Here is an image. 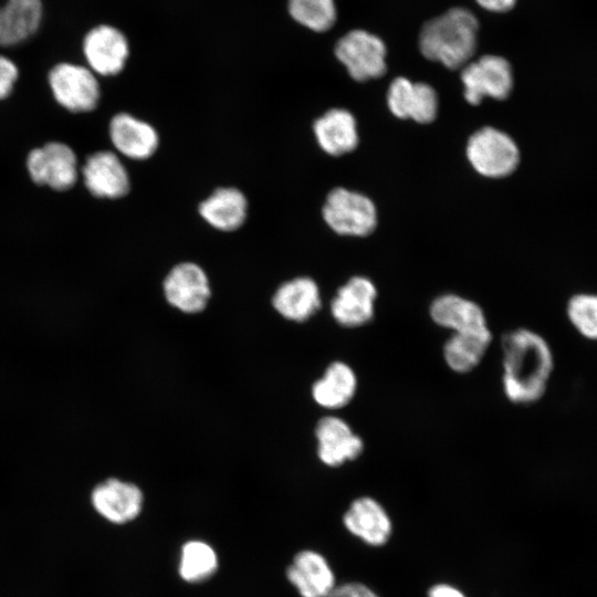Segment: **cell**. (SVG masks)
<instances>
[{"instance_id":"obj_4","label":"cell","mask_w":597,"mask_h":597,"mask_svg":"<svg viewBox=\"0 0 597 597\" xmlns=\"http://www.w3.org/2000/svg\"><path fill=\"white\" fill-rule=\"evenodd\" d=\"M467 156L480 175L503 178L520 164V149L511 136L493 127H483L468 142Z\"/></svg>"},{"instance_id":"obj_32","label":"cell","mask_w":597,"mask_h":597,"mask_svg":"<svg viewBox=\"0 0 597 597\" xmlns=\"http://www.w3.org/2000/svg\"><path fill=\"white\" fill-rule=\"evenodd\" d=\"M482 8L493 12H505L512 9L516 0H475Z\"/></svg>"},{"instance_id":"obj_14","label":"cell","mask_w":597,"mask_h":597,"mask_svg":"<svg viewBox=\"0 0 597 597\" xmlns=\"http://www.w3.org/2000/svg\"><path fill=\"white\" fill-rule=\"evenodd\" d=\"M87 190L97 198H122L130 189L128 171L117 154L101 150L87 157L82 167Z\"/></svg>"},{"instance_id":"obj_19","label":"cell","mask_w":597,"mask_h":597,"mask_svg":"<svg viewBox=\"0 0 597 597\" xmlns=\"http://www.w3.org/2000/svg\"><path fill=\"white\" fill-rule=\"evenodd\" d=\"M432 322L452 333L490 332L482 307L463 296L447 293L436 297L429 306Z\"/></svg>"},{"instance_id":"obj_15","label":"cell","mask_w":597,"mask_h":597,"mask_svg":"<svg viewBox=\"0 0 597 597\" xmlns=\"http://www.w3.org/2000/svg\"><path fill=\"white\" fill-rule=\"evenodd\" d=\"M108 135L117 153L132 160L150 158L159 146L156 128L129 113L123 112L112 117Z\"/></svg>"},{"instance_id":"obj_16","label":"cell","mask_w":597,"mask_h":597,"mask_svg":"<svg viewBox=\"0 0 597 597\" xmlns=\"http://www.w3.org/2000/svg\"><path fill=\"white\" fill-rule=\"evenodd\" d=\"M43 0H2L0 48H14L32 40L44 21Z\"/></svg>"},{"instance_id":"obj_29","label":"cell","mask_w":597,"mask_h":597,"mask_svg":"<svg viewBox=\"0 0 597 597\" xmlns=\"http://www.w3.org/2000/svg\"><path fill=\"white\" fill-rule=\"evenodd\" d=\"M19 78V67L10 57L0 54V100L7 98Z\"/></svg>"},{"instance_id":"obj_13","label":"cell","mask_w":597,"mask_h":597,"mask_svg":"<svg viewBox=\"0 0 597 597\" xmlns=\"http://www.w3.org/2000/svg\"><path fill=\"white\" fill-rule=\"evenodd\" d=\"M377 289L365 276L350 277L329 303L333 320L345 328L362 327L375 316Z\"/></svg>"},{"instance_id":"obj_31","label":"cell","mask_w":597,"mask_h":597,"mask_svg":"<svg viewBox=\"0 0 597 597\" xmlns=\"http://www.w3.org/2000/svg\"><path fill=\"white\" fill-rule=\"evenodd\" d=\"M428 597H465L459 589L451 585L438 584L428 591Z\"/></svg>"},{"instance_id":"obj_1","label":"cell","mask_w":597,"mask_h":597,"mask_svg":"<svg viewBox=\"0 0 597 597\" xmlns=\"http://www.w3.org/2000/svg\"><path fill=\"white\" fill-rule=\"evenodd\" d=\"M501 350L505 397L519 405L538 401L554 367L547 342L540 334L520 327L502 336Z\"/></svg>"},{"instance_id":"obj_25","label":"cell","mask_w":597,"mask_h":597,"mask_svg":"<svg viewBox=\"0 0 597 597\" xmlns=\"http://www.w3.org/2000/svg\"><path fill=\"white\" fill-rule=\"evenodd\" d=\"M492 332L452 333L444 342L442 356L446 365L457 374L476 368L492 343Z\"/></svg>"},{"instance_id":"obj_22","label":"cell","mask_w":597,"mask_h":597,"mask_svg":"<svg viewBox=\"0 0 597 597\" xmlns=\"http://www.w3.org/2000/svg\"><path fill=\"white\" fill-rule=\"evenodd\" d=\"M248 208V199L240 189L220 187L199 203L198 212L216 230L231 232L243 226Z\"/></svg>"},{"instance_id":"obj_17","label":"cell","mask_w":597,"mask_h":597,"mask_svg":"<svg viewBox=\"0 0 597 597\" xmlns=\"http://www.w3.org/2000/svg\"><path fill=\"white\" fill-rule=\"evenodd\" d=\"M273 310L284 320L305 323L322 307L317 283L310 276H296L280 284L271 297Z\"/></svg>"},{"instance_id":"obj_9","label":"cell","mask_w":597,"mask_h":597,"mask_svg":"<svg viewBox=\"0 0 597 597\" xmlns=\"http://www.w3.org/2000/svg\"><path fill=\"white\" fill-rule=\"evenodd\" d=\"M81 48L87 67L101 76L119 74L129 55L124 33L106 23L88 29L82 38Z\"/></svg>"},{"instance_id":"obj_23","label":"cell","mask_w":597,"mask_h":597,"mask_svg":"<svg viewBox=\"0 0 597 597\" xmlns=\"http://www.w3.org/2000/svg\"><path fill=\"white\" fill-rule=\"evenodd\" d=\"M358 387L355 370L343 360L328 364L321 378L311 387L314 402L326 410L346 407L355 397Z\"/></svg>"},{"instance_id":"obj_24","label":"cell","mask_w":597,"mask_h":597,"mask_svg":"<svg viewBox=\"0 0 597 597\" xmlns=\"http://www.w3.org/2000/svg\"><path fill=\"white\" fill-rule=\"evenodd\" d=\"M318 146L331 156H341L355 149L358 143L356 121L346 109L325 112L313 124Z\"/></svg>"},{"instance_id":"obj_3","label":"cell","mask_w":597,"mask_h":597,"mask_svg":"<svg viewBox=\"0 0 597 597\" xmlns=\"http://www.w3.org/2000/svg\"><path fill=\"white\" fill-rule=\"evenodd\" d=\"M95 75L87 66L61 61L50 69L48 83L62 107L74 113H86L96 108L101 96Z\"/></svg>"},{"instance_id":"obj_27","label":"cell","mask_w":597,"mask_h":597,"mask_svg":"<svg viewBox=\"0 0 597 597\" xmlns=\"http://www.w3.org/2000/svg\"><path fill=\"white\" fill-rule=\"evenodd\" d=\"M291 17L302 25L316 31H327L336 20L334 0H289Z\"/></svg>"},{"instance_id":"obj_11","label":"cell","mask_w":597,"mask_h":597,"mask_svg":"<svg viewBox=\"0 0 597 597\" xmlns=\"http://www.w3.org/2000/svg\"><path fill=\"white\" fill-rule=\"evenodd\" d=\"M31 179L54 190H67L77 180V160L71 147L51 142L31 150L27 158Z\"/></svg>"},{"instance_id":"obj_28","label":"cell","mask_w":597,"mask_h":597,"mask_svg":"<svg viewBox=\"0 0 597 597\" xmlns=\"http://www.w3.org/2000/svg\"><path fill=\"white\" fill-rule=\"evenodd\" d=\"M566 313L580 335L590 341H597V294L573 295L567 302Z\"/></svg>"},{"instance_id":"obj_10","label":"cell","mask_w":597,"mask_h":597,"mask_svg":"<svg viewBox=\"0 0 597 597\" xmlns=\"http://www.w3.org/2000/svg\"><path fill=\"white\" fill-rule=\"evenodd\" d=\"M94 511L114 525H125L143 512L145 496L135 483L108 478L94 486L90 495Z\"/></svg>"},{"instance_id":"obj_20","label":"cell","mask_w":597,"mask_h":597,"mask_svg":"<svg viewBox=\"0 0 597 597\" xmlns=\"http://www.w3.org/2000/svg\"><path fill=\"white\" fill-rule=\"evenodd\" d=\"M285 576L301 597H327L336 586L328 562L312 549L295 554L286 567Z\"/></svg>"},{"instance_id":"obj_30","label":"cell","mask_w":597,"mask_h":597,"mask_svg":"<svg viewBox=\"0 0 597 597\" xmlns=\"http://www.w3.org/2000/svg\"><path fill=\"white\" fill-rule=\"evenodd\" d=\"M327 597H379L374 590L360 583H347L335 586Z\"/></svg>"},{"instance_id":"obj_21","label":"cell","mask_w":597,"mask_h":597,"mask_svg":"<svg viewBox=\"0 0 597 597\" xmlns=\"http://www.w3.org/2000/svg\"><path fill=\"white\" fill-rule=\"evenodd\" d=\"M348 532L371 546L384 545L391 534L390 519L379 502L370 496L354 500L343 516Z\"/></svg>"},{"instance_id":"obj_5","label":"cell","mask_w":597,"mask_h":597,"mask_svg":"<svg viewBox=\"0 0 597 597\" xmlns=\"http://www.w3.org/2000/svg\"><path fill=\"white\" fill-rule=\"evenodd\" d=\"M322 214L327 226L342 235H367L377 223L373 201L345 188H335L327 195Z\"/></svg>"},{"instance_id":"obj_12","label":"cell","mask_w":597,"mask_h":597,"mask_svg":"<svg viewBox=\"0 0 597 597\" xmlns=\"http://www.w3.org/2000/svg\"><path fill=\"white\" fill-rule=\"evenodd\" d=\"M316 453L326 467L337 468L360 457L364 440L349 423L336 415L320 418L314 428Z\"/></svg>"},{"instance_id":"obj_2","label":"cell","mask_w":597,"mask_h":597,"mask_svg":"<svg viewBox=\"0 0 597 597\" xmlns=\"http://www.w3.org/2000/svg\"><path fill=\"white\" fill-rule=\"evenodd\" d=\"M479 22L464 8H452L421 29L419 48L425 57L448 69L467 65L476 48Z\"/></svg>"},{"instance_id":"obj_8","label":"cell","mask_w":597,"mask_h":597,"mask_svg":"<svg viewBox=\"0 0 597 597\" xmlns=\"http://www.w3.org/2000/svg\"><path fill=\"white\" fill-rule=\"evenodd\" d=\"M461 81L467 102L478 105L484 97L505 100L513 88V72L504 57L484 55L464 65Z\"/></svg>"},{"instance_id":"obj_7","label":"cell","mask_w":597,"mask_h":597,"mask_svg":"<svg viewBox=\"0 0 597 597\" xmlns=\"http://www.w3.org/2000/svg\"><path fill=\"white\" fill-rule=\"evenodd\" d=\"M335 54L349 75L359 82L380 77L387 69L385 43L364 30H353L339 39Z\"/></svg>"},{"instance_id":"obj_6","label":"cell","mask_w":597,"mask_h":597,"mask_svg":"<svg viewBox=\"0 0 597 597\" xmlns=\"http://www.w3.org/2000/svg\"><path fill=\"white\" fill-rule=\"evenodd\" d=\"M166 302L182 314L203 312L211 298V284L199 264L184 261L174 265L163 281Z\"/></svg>"},{"instance_id":"obj_26","label":"cell","mask_w":597,"mask_h":597,"mask_svg":"<svg viewBox=\"0 0 597 597\" xmlns=\"http://www.w3.org/2000/svg\"><path fill=\"white\" fill-rule=\"evenodd\" d=\"M219 568V557L212 545L202 540H189L180 548L178 574L189 584L210 579Z\"/></svg>"},{"instance_id":"obj_18","label":"cell","mask_w":597,"mask_h":597,"mask_svg":"<svg viewBox=\"0 0 597 597\" xmlns=\"http://www.w3.org/2000/svg\"><path fill=\"white\" fill-rule=\"evenodd\" d=\"M389 111L398 118H410L427 124L436 118L438 97L426 83H412L406 77L395 78L388 90Z\"/></svg>"}]
</instances>
